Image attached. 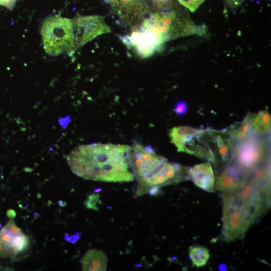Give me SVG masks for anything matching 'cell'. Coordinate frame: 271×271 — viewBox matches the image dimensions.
<instances>
[{"label":"cell","instance_id":"4","mask_svg":"<svg viewBox=\"0 0 271 271\" xmlns=\"http://www.w3.org/2000/svg\"><path fill=\"white\" fill-rule=\"evenodd\" d=\"M179 10L151 13L145 18L140 26L156 33L163 43L196 32Z\"/></svg>","mask_w":271,"mask_h":271},{"label":"cell","instance_id":"26","mask_svg":"<svg viewBox=\"0 0 271 271\" xmlns=\"http://www.w3.org/2000/svg\"><path fill=\"white\" fill-rule=\"evenodd\" d=\"M16 0H0V5L12 10L15 6Z\"/></svg>","mask_w":271,"mask_h":271},{"label":"cell","instance_id":"11","mask_svg":"<svg viewBox=\"0 0 271 271\" xmlns=\"http://www.w3.org/2000/svg\"><path fill=\"white\" fill-rule=\"evenodd\" d=\"M205 134L214 157L215 170L232 162L234 142L225 130L204 129Z\"/></svg>","mask_w":271,"mask_h":271},{"label":"cell","instance_id":"16","mask_svg":"<svg viewBox=\"0 0 271 271\" xmlns=\"http://www.w3.org/2000/svg\"><path fill=\"white\" fill-rule=\"evenodd\" d=\"M252 113L249 112L242 121L234 124L226 130L235 143L244 141L256 135L252 126Z\"/></svg>","mask_w":271,"mask_h":271},{"label":"cell","instance_id":"3","mask_svg":"<svg viewBox=\"0 0 271 271\" xmlns=\"http://www.w3.org/2000/svg\"><path fill=\"white\" fill-rule=\"evenodd\" d=\"M43 48L50 56L75 51L72 20L56 15L47 18L41 28Z\"/></svg>","mask_w":271,"mask_h":271},{"label":"cell","instance_id":"14","mask_svg":"<svg viewBox=\"0 0 271 271\" xmlns=\"http://www.w3.org/2000/svg\"><path fill=\"white\" fill-rule=\"evenodd\" d=\"M112 10L127 22L146 12L149 7L145 0H106Z\"/></svg>","mask_w":271,"mask_h":271},{"label":"cell","instance_id":"19","mask_svg":"<svg viewBox=\"0 0 271 271\" xmlns=\"http://www.w3.org/2000/svg\"><path fill=\"white\" fill-rule=\"evenodd\" d=\"M29 243V238L23 232H21L13 235L8 246L17 254L26 249Z\"/></svg>","mask_w":271,"mask_h":271},{"label":"cell","instance_id":"29","mask_svg":"<svg viewBox=\"0 0 271 271\" xmlns=\"http://www.w3.org/2000/svg\"><path fill=\"white\" fill-rule=\"evenodd\" d=\"M58 205L62 207H65L66 205V202L62 201V200H59L58 202Z\"/></svg>","mask_w":271,"mask_h":271},{"label":"cell","instance_id":"27","mask_svg":"<svg viewBox=\"0 0 271 271\" xmlns=\"http://www.w3.org/2000/svg\"><path fill=\"white\" fill-rule=\"evenodd\" d=\"M228 4L232 8H235L239 4V0H226Z\"/></svg>","mask_w":271,"mask_h":271},{"label":"cell","instance_id":"23","mask_svg":"<svg viewBox=\"0 0 271 271\" xmlns=\"http://www.w3.org/2000/svg\"><path fill=\"white\" fill-rule=\"evenodd\" d=\"M189 109L188 104L184 101L181 100L177 102L174 108V112L177 115H184L186 114Z\"/></svg>","mask_w":271,"mask_h":271},{"label":"cell","instance_id":"10","mask_svg":"<svg viewBox=\"0 0 271 271\" xmlns=\"http://www.w3.org/2000/svg\"><path fill=\"white\" fill-rule=\"evenodd\" d=\"M120 39L127 48L133 49L142 58L151 56L164 43L156 33L141 27L134 28L130 33L120 36Z\"/></svg>","mask_w":271,"mask_h":271},{"label":"cell","instance_id":"15","mask_svg":"<svg viewBox=\"0 0 271 271\" xmlns=\"http://www.w3.org/2000/svg\"><path fill=\"white\" fill-rule=\"evenodd\" d=\"M84 271H105L107 264V257L102 250L90 249L87 250L81 260Z\"/></svg>","mask_w":271,"mask_h":271},{"label":"cell","instance_id":"22","mask_svg":"<svg viewBox=\"0 0 271 271\" xmlns=\"http://www.w3.org/2000/svg\"><path fill=\"white\" fill-rule=\"evenodd\" d=\"M99 202V194H92L88 196L85 202V205L87 209H93L98 211L97 204Z\"/></svg>","mask_w":271,"mask_h":271},{"label":"cell","instance_id":"17","mask_svg":"<svg viewBox=\"0 0 271 271\" xmlns=\"http://www.w3.org/2000/svg\"><path fill=\"white\" fill-rule=\"evenodd\" d=\"M253 131L256 135L265 136L270 131V115L267 110L252 114L251 119Z\"/></svg>","mask_w":271,"mask_h":271},{"label":"cell","instance_id":"13","mask_svg":"<svg viewBox=\"0 0 271 271\" xmlns=\"http://www.w3.org/2000/svg\"><path fill=\"white\" fill-rule=\"evenodd\" d=\"M189 179L200 189L213 192L215 190V177L210 162L199 164L189 168Z\"/></svg>","mask_w":271,"mask_h":271},{"label":"cell","instance_id":"8","mask_svg":"<svg viewBox=\"0 0 271 271\" xmlns=\"http://www.w3.org/2000/svg\"><path fill=\"white\" fill-rule=\"evenodd\" d=\"M189 167L167 161L151 175L139 181L138 196L148 193L152 188L161 187L189 180Z\"/></svg>","mask_w":271,"mask_h":271},{"label":"cell","instance_id":"21","mask_svg":"<svg viewBox=\"0 0 271 271\" xmlns=\"http://www.w3.org/2000/svg\"><path fill=\"white\" fill-rule=\"evenodd\" d=\"M205 0H178L191 12H195Z\"/></svg>","mask_w":271,"mask_h":271},{"label":"cell","instance_id":"20","mask_svg":"<svg viewBox=\"0 0 271 271\" xmlns=\"http://www.w3.org/2000/svg\"><path fill=\"white\" fill-rule=\"evenodd\" d=\"M151 8L156 12L169 11L173 8L174 0H147Z\"/></svg>","mask_w":271,"mask_h":271},{"label":"cell","instance_id":"6","mask_svg":"<svg viewBox=\"0 0 271 271\" xmlns=\"http://www.w3.org/2000/svg\"><path fill=\"white\" fill-rule=\"evenodd\" d=\"M269 142L265 136L255 135L234 145L232 162L251 172L269 162Z\"/></svg>","mask_w":271,"mask_h":271},{"label":"cell","instance_id":"7","mask_svg":"<svg viewBox=\"0 0 271 271\" xmlns=\"http://www.w3.org/2000/svg\"><path fill=\"white\" fill-rule=\"evenodd\" d=\"M127 159L138 182L151 175L167 161L166 158L156 153L151 146L139 144L129 147Z\"/></svg>","mask_w":271,"mask_h":271},{"label":"cell","instance_id":"5","mask_svg":"<svg viewBox=\"0 0 271 271\" xmlns=\"http://www.w3.org/2000/svg\"><path fill=\"white\" fill-rule=\"evenodd\" d=\"M169 136L178 152L186 153L214 163V155L206 138L204 129L179 126L170 129Z\"/></svg>","mask_w":271,"mask_h":271},{"label":"cell","instance_id":"18","mask_svg":"<svg viewBox=\"0 0 271 271\" xmlns=\"http://www.w3.org/2000/svg\"><path fill=\"white\" fill-rule=\"evenodd\" d=\"M189 256L193 264L197 267L205 266L209 257V250L201 245H192L189 247Z\"/></svg>","mask_w":271,"mask_h":271},{"label":"cell","instance_id":"24","mask_svg":"<svg viewBox=\"0 0 271 271\" xmlns=\"http://www.w3.org/2000/svg\"><path fill=\"white\" fill-rule=\"evenodd\" d=\"M16 254L10 247L0 242V257L3 258H10Z\"/></svg>","mask_w":271,"mask_h":271},{"label":"cell","instance_id":"2","mask_svg":"<svg viewBox=\"0 0 271 271\" xmlns=\"http://www.w3.org/2000/svg\"><path fill=\"white\" fill-rule=\"evenodd\" d=\"M222 235L227 242L242 239L270 205V184L249 178L242 188L222 194Z\"/></svg>","mask_w":271,"mask_h":271},{"label":"cell","instance_id":"25","mask_svg":"<svg viewBox=\"0 0 271 271\" xmlns=\"http://www.w3.org/2000/svg\"><path fill=\"white\" fill-rule=\"evenodd\" d=\"M82 233L81 232H77L74 234L73 236H69L68 234H66V235L64 237V239L74 244L80 238Z\"/></svg>","mask_w":271,"mask_h":271},{"label":"cell","instance_id":"30","mask_svg":"<svg viewBox=\"0 0 271 271\" xmlns=\"http://www.w3.org/2000/svg\"><path fill=\"white\" fill-rule=\"evenodd\" d=\"M102 189L101 188H98V189H96L95 191H94V192L95 193H98L100 191H101Z\"/></svg>","mask_w":271,"mask_h":271},{"label":"cell","instance_id":"31","mask_svg":"<svg viewBox=\"0 0 271 271\" xmlns=\"http://www.w3.org/2000/svg\"><path fill=\"white\" fill-rule=\"evenodd\" d=\"M2 227V224L0 223V228Z\"/></svg>","mask_w":271,"mask_h":271},{"label":"cell","instance_id":"9","mask_svg":"<svg viewBox=\"0 0 271 271\" xmlns=\"http://www.w3.org/2000/svg\"><path fill=\"white\" fill-rule=\"evenodd\" d=\"M72 22L75 50L97 36L111 32L104 18L99 15L79 16Z\"/></svg>","mask_w":271,"mask_h":271},{"label":"cell","instance_id":"1","mask_svg":"<svg viewBox=\"0 0 271 271\" xmlns=\"http://www.w3.org/2000/svg\"><path fill=\"white\" fill-rule=\"evenodd\" d=\"M126 145L95 143L78 146L66 160L75 175L86 180L128 182L134 176L127 159Z\"/></svg>","mask_w":271,"mask_h":271},{"label":"cell","instance_id":"12","mask_svg":"<svg viewBox=\"0 0 271 271\" xmlns=\"http://www.w3.org/2000/svg\"><path fill=\"white\" fill-rule=\"evenodd\" d=\"M250 172L232 162L222 170L215 180V189L222 193L240 189L248 182Z\"/></svg>","mask_w":271,"mask_h":271},{"label":"cell","instance_id":"28","mask_svg":"<svg viewBox=\"0 0 271 271\" xmlns=\"http://www.w3.org/2000/svg\"><path fill=\"white\" fill-rule=\"evenodd\" d=\"M7 215L10 218H14L16 216V213L13 209H9L7 212Z\"/></svg>","mask_w":271,"mask_h":271}]
</instances>
